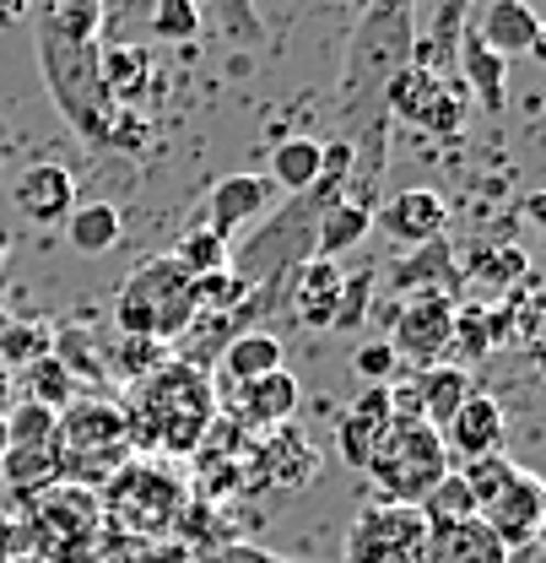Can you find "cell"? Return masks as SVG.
Listing matches in <instances>:
<instances>
[{"instance_id": "cell-1", "label": "cell", "mask_w": 546, "mask_h": 563, "mask_svg": "<svg viewBox=\"0 0 546 563\" xmlns=\"http://www.w3.org/2000/svg\"><path fill=\"white\" fill-rule=\"evenodd\" d=\"M120 412L131 422L136 455H157V450L163 455H196L205 428L216 422V390H211V374L168 357L146 379L125 385Z\"/></svg>"}, {"instance_id": "cell-2", "label": "cell", "mask_w": 546, "mask_h": 563, "mask_svg": "<svg viewBox=\"0 0 546 563\" xmlns=\"http://www.w3.org/2000/svg\"><path fill=\"white\" fill-rule=\"evenodd\" d=\"M98 504L114 542H174L179 515L190 504V483L157 455H131L98 488Z\"/></svg>"}, {"instance_id": "cell-3", "label": "cell", "mask_w": 546, "mask_h": 563, "mask_svg": "<svg viewBox=\"0 0 546 563\" xmlns=\"http://www.w3.org/2000/svg\"><path fill=\"white\" fill-rule=\"evenodd\" d=\"M49 455H55V472L60 483L76 488H103L131 455V422L120 412L114 396H76L66 412L55 418V439H49Z\"/></svg>"}, {"instance_id": "cell-4", "label": "cell", "mask_w": 546, "mask_h": 563, "mask_svg": "<svg viewBox=\"0 0 546 563\" xmlns=\"http://www.w3.org/2000/svg\"><path fill=\"white\" fill-rule=\"evenodd\" d=\"M22 520H27V553L44 563H109L114 553V531L103 520L98 488L55 483L22 504Z\"/></svg>"}, {"instance_id": "cell-5", "label": "cell", "mask_w": 546, "mask_h": 563, "mask_svg": "<svg viewBox=\"0 0 546 563\" xmlns=\"http://www.w3.org/2000/svg\"><path fill=\"white\" fill-rule=\"evenodd\" d=\"M33 38H38V66H44V87L60 109L76 136L87 146H109V125H114V103L103 92V76H98V44H76V38H60L55 27L33 22Z\"/></svg>"}, {"instance_id": "cell-6", "label": "cell", "mask_w": 546, "mask_h": 563, "mask_svg": "<svg viewBox=\"0 0 546 563\" xmlns=\"http://www.w3.org/2000/svg\"><path fill=\"white\" fill-rule=\"evenodd\" d=\"M363 472L374 477V488L385 493V504H422L438 477L455 472V461H449L438 428L390 418V428L379 433V444H374V455H368Z\"/></svg>"}, {"instance_id": "cell-7", "label": "cell", "mask_w": 546, "mask_h": 563, "mask_svg": "<svg viewBox=\"0 0 546 563\" xmlns=\"http://www.w3.org/2000/svg\"><path fill=\"white\" fill-rule=\"evenodd\" d=\"M427 520L416 504H368L346 531V563H422Z\"/></svg>"}, {"instance_id": "cell-8", "label": "cell", "mask_w": 546, "mask_h": 563, "mask_svg": "<svg viewBox=\"0 0 546 563\" xmlns=\"http://www.w3.org/2000/svg\"><path fill=\"white\" fill-rule=\"evenodd\" d=\"M455 309H460V298H444V292H411V298H395V309H390V336H385V342L395 347V357H406L411 368L449 363Z\"/></svg>"}, {"instance_id": "cell-9", "label": "cell", "mask_w": 546, "mask_h": 563, "mask_svg": "<svg viewBox=\"0 0 546 563\" xmlns=\"http://www.w3.org/2000/svg\"><path fill=\"white\" fill-rule=\"evenodd\" d=\"M120 292L152 309V336L168 342V347H174V342L185 336V325L201 314V309H196V277H185L168 255H157V261L136 266Z\"/></svg>"}, {"instance_id": "cell-10", "label": "cell", "mask_w": 546, "mask_h": 563, "mask_svg": "<svg viewBox=\"0 0 546 563\" xmlns=\"http://www.w3.org/2000/svg\"><path fill=\"white\" fill-rule=\"evenodd\" d=\"M320 466H325L320 444H314L303 428L281 422V428H271V433L255 439L249 493H303L314 477H320Z\"/></svg>"}, {"instance_id": "cell-11", "label": "cell", "mask_w": 546, "mask_h": 563, "mask_svg": "<svg viewBox=\"0 0 546 563\" xmlns=\"http://www.w3.org/2000/svg\"><path fill=\"white\" fill-rule=\"evenodd\" d=\"M298 401H303V385H298L292 368H271L260 379H238V385L216 390V412L227 422H238L244 433H255V439L281 428V422H292Z\"/></svg>"}, {"instance_id": "cell-12", "label": "cell", "mask_w": 546, "mask_h": 563, "mask_svg": "<svg viewBox=\"0 0 546 563\" xmlns=\"http://www.w3.org/2000/svg\"><path fill=\"white\" fill-rule=\"evenodd\" d=\"M481 520H487V531L509 548V553H525V548H536V537H542L546 526V483L536 472H514V483L498 493L487 509H481Z\"/></svg>"}, {"instance_id": "cell-13", "label": "cell", "mask_w": 546, "mask_h": 563, "mask_svg": "<svg viewBox=\"0 0 546 563\" xmlns=\"http://www.w3.org/2000/svg\"><path fill=\"white\" fill-rule=\"evenodd\" d=\"M271 196H276V185L266 174H227V179H216L211 196H205L201 228H211L216 239H233V233L255 228V222L271 211Z\"/></svg>"}, {"instance_id": "cell-14", "label": "cell", "mask_w": 546, "mask_h": 563, "mask_svg": "<svg viewBox=\"0 0 546 563\" xmlns=\"http://www.w3.org/2000/svg\"><path fill=\"white\" fill-rule=\"evenodd\" d=\"M438 439H444L449 461L498 455V450H503V439H509V418H503V407H498L487 390H471V396L460 401V412L438 428Z\"/></svg>"}, {"instance_id": "cell-15", "label": "cell", "mask_w": 546, "mask_h": 563, "mask_svg": "<svg viewBox=\"0 0 546 563\" xmlns=\"http://www.w3.org/2000/svg\"><path fill=\"white\" fill-rule=\"evenodd\" d=\"M385 287L395 292V298H411V292H444V298H460L466 287H460V261H455V250L444 244V239H427V244H416L406 250L395 266H385Z\"/></svg>"}, {"instance_id": "cell-16", "label": "cell", "mask_w": 546, "mask_h": 563, "mask_svg": "<svg viewBox=\"0 0 546 563\" xmlns=\"http://www.w3.org/2000/svg\"><path fill=\"white\" fill-rule=\"evenodd\" d=\"M11 207L22 211L27 222L49 228V222H66L70 207H76V174L66 163H33L16 174L11 185Z\"/></svg>"}, {"instance_id": "cell-17", "label": "cell", "mask_w": 546, "mask_h": 563, "mask_svg": "<svg viewBox=\"0 0 546 563\" xmlns=\"http://www.w3.org/2000/svg\"><path fill=\"white\" fill-rule=\"evenodd\" d=\"M98 76L114 109H136L141 98L163 92V76L146 44H98Z\"/></svg>"}, {"instance_id": "cell-18", "label": "cell", "mask_w": 546, "mask_h": 563, "mask_svg": "<svg viewBox=\"0 0 546 563\" xmlns=\"http://www.w3.org/2000/svg\"><path fill=\"white\" fill-rule=\"evenodd\" d=\"M374 222H379L385 239L416 250V244H427V239H444L449 207H444V196H433V190H401V196H390L385 207L374 211Z\"/></svg>"}, {"instance_id": "cell-19", "label": "cell", "mask_w": 546, "mask_h": 563, "mask_svg": "<svg viewBox=\"0 0 546 563\" xmlns=\"http://www.w3.org/2000/svg\"><path fill=\"white\" fill-rule=\"evenodd\" d=\"M342 261H320V255H309L303 266H298V277H292V292H287V309H292V320L303 325V331H331V320H336V298H342Z\"/></svg>"}, {"instance_id": "cell-20", "label": "cell", "mask_w": 546, "mask_h": 563, "mask_svg": "<svg viewBox=\"0 0 546 563\" xmlns=\"http://www.w3.org/2000/svg\"><path fill=\"white\" fill-rule=\"evenodd\" d=\"M477 38L487 49H498L503 60H509V55H536V60H542L546 55L542 16H536L525 0H487V5H481Z\"/></svg>"}, {"instance_id": "cell-21", "label": "cell", "mask_w": 546, "mask_h": 563, "mask_svg": "<svg viewBox=\"0 0 546 563\" xmlns=\"http://www.w3.org/2000/svg\"><path fill=\"white\" fill-rule=\"evenodd\" d=\"M422 563H514V553L487 531V520H449V526H427V553Z\"/></svg>"}, {"instance_id": "cell-22", "label": "cell", "mask_w": 546, "mask_h": 563, "mask_svg": "<svg viewBox=\"0 0 546 563\" xmlns=\"http://www.w3.org/2000/svg\"><path fill=\"white\" fill-rule=\"evenodd\" d=\"M455 49H460V87H466V98H477L487 114H503L509 109V60L481 44L477 27Z\"/></svg>"}, {"instance_id": "cell-23", "label": "cell", "mask_w": 546, "mask_h": 563, "mask_svg": "<svg viewBox=\"0 0 546 563\" xmlns=\"http://www.w3.org/2000/svg\"><path fill=\"white\" fill-rule=\"evenodd\" d=\"M385 114L390 120H406L422 131V120L433 114V103H438V92H444V76L433 66H422V60H406L401 70H390L385 76Z\"/></svg>"}, {"instance_id": "cell-24", "label": "cell", "mask_w": 546, "mask_h": 563, "mask_svg": "<svg viewBox=\"0 0 546 563\" xmlns=\"http://www.w3.org/2000/svg\"><path fill=\"white\" fill-rule=\"evenodd\" d=\"M411 379H416L422 422H427V428H444V422L460 412V401L477 390V385H471V368H460V363H433V368H416Z\"/></svg>"}, {"instance_id": "cell-25", "label": "cell", "mask_w": 546, "mask_h": 563, "mask_svg": "<svg viewBox=\"0 0 546 563\" xmlns=\"http://www.w3.org/2000/svg\"><path fill=\"white\" fill-rule=\"evenodd\" d=\"M525 277H531V255L520 244H487V250H477V261L460 266V287H477L487 298H503Z\"/></svg>"}, {"instance_id": "cell-26", "label": "cell", "mask_w": 546, "mask_h": 563, "mask_svg": "<svg viewBox=\"0 0 546 563\" xmlns=\"http://www.w3.org/2000/svg\"><path fill=\"white\" fill-rule=\"evenodd\" d=\"M368 228H374V211L368 207H357L352 196L331 201V207L320 211V222H314V255L320 261H336V255L357 250L368 239Z\"/></svg>"}, {"instance_id": "cell-27", "label": "cell", "mask_w": 546, "mask_h": 563, "mask_svg": "<svg viewBox=\"0 0 546 563\" xmlns=\"http://www.w3.org/2000/svg\"><path fill=\"white\" fill-rule=\"evenodd\" d=\"M60 228H66V244L76 255H109L125 233V217L114 201H87V207H70Z\"/></svg>"}, {"instance_id": "cell-28", "label": "cell", "mask_w": 546, "mask_h": 563, "mask_svg": "<svg viewBox=\"0 0 546 563\" xmlns=\"http://www.w3.org/2000/svg\"><path fill=\"white\" fill-rule=\"evenodd\" d=\"M216 368H222L227 385H238V379H260V374L287 368V363H281V342H276L271 331H238V336L222 347Z\"/></svg>"}, {"instance_id": "cell-29", "label": "cell", "mask_w": 546, "mask_h": 563, "mask_svg": "<svg viewBox=\"0 0 546 563\" xmlns=\"http://www.w3.org/2000/svg\"><path fill=\"white\" fill-rule=\"evenodd\" d=\"M33 22L55 27L60 38H76V44H98L103 38V22H109V5L103 0H38L33 5Z\"/></svg>"}, {"instance_id": "cell-30", "label": "cell", "mask_w": 546, "mask_h": 563, "mask_svg": "<svg viewBox=\"0 0 546 563\" xmlns=\"http://www.w3.org/2000/svg\"><path fill=\"white\" fill-rule=\"evenodd\" d=\"M320 152H325V141L287 136L271 152V174H266V179L281 185L287 196H309V190H314V179H320Z\"/></svg>"}, {"instance_id": "cell-31", "label": "cell", "mask_w": 546, "mask_h": 563, "mask_svg": "<svg viewBox=\"0 0 546 563\" xmlns=\"http://www.w3.org/2000/svg\"><path fill=\"white\" fill-rule=\"evenodd\" d=\"M11 379H22L16 385V396L22 401H38V407H49V412H66L70 401L81 396V385L70 379V368L49 352V357H38V363H27L22 374H11Z\"/></svg>"}, {"instance_id": "cell-32", "label": "cell", "mask_w": 546, "mask_h": 563, "mask_svg": "<svg viewBox=\"0 0 546 563\" xmlns=\"http://www.w3.org/2000/svg\"><path fill=\"white\" fill-rule=\"evenodd\" d=\"M0 483H5V493H11L16 504H27V498H38L44 488H55L60 472H55L49 444H38V450H5V461H0Z\"/></svg>"}, {"instance_id": "cell-33", "label": "cell", "mask_w": 546, "mask_h": 563, "mask_svg": "<svg viewBox=\"0 0 546 563\" xmlns=\"http://www.w3.org/2000/svg\"><path fill=\"white\" fill-rule=\"evenodd\" d=\"M168 357L174 352H168V342H157V336H114V347H103V374L114 385H136L152 368H163Z\"/></svg>"}, {"instance_id": "cell-34", "label": "cell", "mask_w": 546, "mask_h": 563, "mask_svg": "<svg viewBox=\"0 0 546 563\" xmlns=\"http://www.w3.org/2000/svg\"><path fill=\"white\" fill-rule=\"evenodd\" d=\"M49 352H55V325L38 320V314L11 320V325L0 331V368H5V374H22L27 363H38V357H49Z\"/></svg>"}, {"instance_id": "cell-35", "label": "cell", "mask_w": 546, "mask_h": 563, "mask_svg": "<svg viewBox=\"0 0 546 563\" xmlns=\"http://www.w3.org/2000/svg\"><path fill=\"white\" fill-rule=\"evenodd\" d=\"M227 255H233V250H227V239H216L211 228L196 222V228H185V233H179V244H174V255H168V261H174L185 277H211V272H227Z\"/></svg>"}, {"instance_id": "cell-36", "label": "cell", "mask_w": 546, "mask_h": 563, "mask_svg": "<svg viewBox=\"0 0 546 563\" xmlns=\"http://www.w3.org/2000/svg\"><path fill=\"white\" fill-rule=\"evenodd\" d=\"M146 22H152V33H157L163 44H196L205 33V16L196 0H152Z\"/></svg>"}, {"instance_id": "cell-37", "label": "cell", "mask_w": 546, "mask_h": 563, "mask_svg": "<svg viewBox=\"0 0 546 563\" xmlns=\"http://www.w3.org/2000/svg\"><path fill=\"white\" fill-rule=\"evenodd\" d=\"M205 22H216L233 44H266V22L255 11V0H196Z\"/></svg>"}, {"instance_id": "cell-38", "label": "cell", "mask_w": 546, "mask_h": 563, "mask_svg": "<svg viewBox=\"0 0 546 563\" xmlns=\"http://www.w3.org/2000/svg\"><path fill=\"white\" fill-rule=\"evenodd\" d=\"M492 352V331H487V303H460L455 309V336H449V363L471 368Z\"/></svg>"}, {"instance_id": "cell-39", "label": "cell", "mask_w": 546, "mask_h": 563, "mask_svg": "<svg viewBox=\"0 0 546 563\" xmlns=\"http://www.w3.org/2000/svg\"><path fill=\"white\" fill-rule=\"evenodd\" d=\"M422 509V520L427 526H449V520H477V498H471V488L460 483V472H449V477H438L433 483V493L416 504Z\"/></svg>"}, {"instance_id": "cell-40", "label": "cell", "mask_w": 546, "mask_h": 563, "mask_svg": "<svg viewBox=\"0 0 546 563\" xmlns=\"http://www.w3.org/2000/svg\"><path fill=\"white\" fill-rule=\"evenodd\" d=\"M55 357L70 368V379H76V385H81V379L109 385V374H103V352L92 347V336H87L81 325H60V331H55Z\"/></svg>"}, {"instance_id": "cell-41", "label": "cell", "mask_w": 546, "mask_h": 563, "mask_svg": "<svg viewBox=\"0 0 546 563\" xmlns=\"http://www.w3.org/2000/svg\"><path fill=\"white\" fill-rule=\"evenodd\" d=\"M514 472H520V466H514L503 450H498V455H477V461H460V483H466L471 498H477V515L514 483Z\"/></svg>"}, {"instance_id": "cell-42", "label": "cell", "mask_w": 546, "mask_h": 563, "mask_svg": "<svg viewBox=\"0 0 546 563\" xmlns=\"http://www.w3.org/2000/svg\"><path fill=\"white\" fill-rule=\"evenodd\" d=\"M55 418H60V412H49V407L16 396L11 412H5V439H11V450H38V444H49V439H55Z\"/></svg>"}, {"instance_id": "cell-43", "label": "cell", "mask_w": 546, "mask_h": 563, "mask_svg": "<svg viewBox=\"0 0 546 563\" xmlns=\"http://www.w3.org/2000/svg\"><path fill=\"white\" fill-rule=\"evenodd\" d=\"M385 428H390V422H379V418H363V412H352V407H346L342 428H336V455H342V461H346V466H352V472H363Z\"/></svg>"}, {"instance_id": "cell-44", "label": "cell", "mask_w": 546, "mask_h": 563, "mask_svg": "<svg viewBox=\"0 0 546 563\" xmlns=\"http://www.w3.org/2000/svg\"><path fill=\"white\" fill-rule=\"evenodd\" d=\"M374 287H379L374 266H368V272H352V277H342V298H336V320H331V331H357V325L368 320Z\"/></svg>"}, {"instance_id": "cell-45", "label": "cell", "mask_w": 546, "mask_h": 563, "mask_svg": "<svg viewBox=\"0 0 546 563\" xmlns=\"http://www.w3.org/2000/svg\"><path fill=\"white\" fill-rule=\"evenodd\" d=\"M244 303V282L233 272H211V277H196V309L201 314H233Z\"/></svg>"}, {"instance_id": "cell-46", "label": "cell", "mask_w": 546, "mask_h": 563, "mask_svg": "<svg viewBox=\"0 0 546 563\" xmlns=\"http://www.w3.org/2000/svg\"><path fill=\"white\" fill-rule=\"evenodd\" d=\"M352 368H357L363 385H390L395 368H401V357H395V347L385 336H374V342H363V347L352 352Z\"/></svg>"}, {"instance_id": "cell-47", "label": "cell", "mask_w": 546, "mask_h": 563, "mask_svg": "<svg viewBox=\"0 0 546 563\" xmlns=\"http://www.w3.org/2000/svg\"><path fill=\"white\" fill-rule=\"evenodd\" d=\"M422 131H433V136H460L466 131V87L455 81H444V92H438V103H433V114L422 120Z\"/></svg>"}, {"instance_id": "cell-48", "label": "cell", "mask_w": 546, "mask_h": 563, "mask_svg": "<svg viewBox=\"0 0 546 563\" xmlns=\"http://www.w3.org/2000/svg\"><path fill=\"white\" fill-rule=\"evenodd\" d=\"M146 146H152L146 114H141V109H120L114 125H109V146H103V152H146Z\"/></svg>"}, {"instance_id": "cell-49", "label": "cell", "mask_w": 546, "mask_h": 563, "mask_svg": "<svg viewBox=\"0 0 546 563\" xmlns=\"http://www.w3.org/2000/svg\"><path fill=\"white\" fill-rule=\"evenodd\" d=\"M185 563H292V559H276L255 542H222V548H205V553H190Z\"/></svg>"}, {"instance_id": "cell-50", "label": "cell", "mask_w": 546, "mask_h": 563, "mask_svg": "<svg viewBox=\"0 0 546 563\" xmlns=\"http://www.w3.org/2000/svg\"><path fill=\"white\" fill-rule=\"evenodd\" d=\"M11 559H27V520H22V509L16 515L0 509V563Z\"/></svg>"}, {"instance_id": "cell-51", "label": "cell", "mask_w": 546, "mask_h": 563, "mask_svg": "<svg viewBox=\"0 0 546 563\" xmlns=\"http://www.w3.org/2000/svg\"><path fill=\"white\" fill-rule=\"evenodd\" d=\"M352 412H363V418H379L390 422V385H368L357 401H352Z\"/></svg>"}, {"instance_id": "cell-52", "label": "cell", "mask_w": 546, "mask_h": 563, "mask_svg": "<svg viewBox=\"0 0 546 563\" xmlns=\"http://www.w3.org/2000/svg\"><path fill=\"white\" fill-rule=\"evenodd\" d=\"M33 16V0H0V33L5 27H22Z\"/></svg>"}, {"instance_id": "cell-53", "label": "cell", "mask_w": 546, "mask_h": 563, "mask_svg": "<svg viewBox=\"0 0 546 563\" xmlns=\"http://www.w3.org/2000/svg\"><path fill=\"white\" fill-rule=\"evenodd\" d=\"M11 401H16V379H11V374L0 368V418L11 412Z\"/></svg>"}, {"instance_id": "cell-54", "label": "cell", "mask_w": 546, "mask_h": 563, "mask_svg": "<svg viewBox=\"0 0 546 563\" xmlns=\"http://www.w3.org/2000/svg\"><path fill=\"white\" fill-rule=\"evenodd\" d=\"M5 450H11V439H5V418H0V461H5Z\"/></svg>"}, {"instance_id": "cell-55", "label": "cell", "mask_w": 546, "mask_h": 563, "mask_svg": "<svg viewBox=\"0 0 546 563\" xmlns=\"http://www.w3.org/2000/svg\"><path fill=\"white\" fill-rule=\"evenodd\" d=\"M5 325H11V314H5V298H0V331H5Z\"/></svg>"}, {"instance_id": "cell-56", "label": "cell", "mask_w": 546, "mask_h": 563, "mask_svg": "<svg viewBox=\"0 0 546 563\" xmlns=\"http://www.w3.org/2000/svg\"><path fill=\"white\" fill-rule=\"evenodd\" d=\"M11 563H44V559H33V553H27V559H11Z\"/></svg>"}, {"instance_id": "cell-57", "label": "cell", "mask_w": 546, "mask_h": 563, "mask_svg": "<svg viewBox=\"0 0 546 563\" xmlns=\"http://www.w3.org/2000/svg\"><path fill=\"white\" fill-rule=\"evenodd\" d=\"M352 5H363V11H368V5H374V0H352Z\"/></svg>"}]
</instances>
